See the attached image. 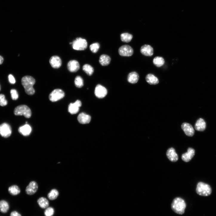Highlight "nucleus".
Returning a JSON list of instances; mask_svg holds the SVG:
<instances>
[{
	"mask_svg": "<svg viewBox=\"0 0 216 216\" xmlns=\"http://www.w3.org/2000/svg\"><path fill=\"white\" fill-rule=\"evenodd\" d=\"M79 122L82 124H86L90 123L91 121V117L84 113L80 114L78 117Z\"/></svg>",
	"mask_w": 216,
	"mask_h": 216,
	"instance_id": "18",
	"label": "nucleus"
},
{
	"mask_svg": "<svg viewBox=\"0 0 216 216\" xmlns=\"http://www.w3.org/2000/svg\"><path fill=\"white\" fill-rule=\"evenodd\" d=\"M19 133L24 136L29 135L32 132L31 127L28 124L20 127L18 130Z\"/></svg>",
	"mask_w": 216,
	"mask_h": 216,
	"instance_id": "19",
	"label": "nucleus"
},
{
	"mask_svg": "<svg viewBox=\"0 0 216 216\" xmlns=\"http://www.w3.org/2000/svg\"><path fill=\"white\" fill-rule=\"evenodd\" d=\"M49 62L51 67L55 69H58L60 68L62 64L61 58L57 56L52 57L50 59Z\"/></svg>",
	"mask_w": 216,
	"mask_h": 216,
	"instance_id": "13",
	"label": "nucleus"
},
{
	"mask_svg": "<svg viewBox=\"0 0 216 216\" xmlns=\"http://www.w3.org/2000/svg\"><path fill=\"white\" fill-rule=\"evenodd\" d=\"M87 42L86 40L81 38H77L72 42L73 49L77 50H83L87 47Z\"/></svg>",
	"mask_w": 216,
	"mask_h": 216,
	"instance_id": "5",
	"label": "nucleus"
},
{
	"mask_svg": "<svg viewBox=\"0 0 216 216\" xmlns=\"http://www.w3.org/2000/svg\"><path fill=\"white\" fill-rule=\"evenodd\" d=\"M83 70L88 75L91 76L94 72L93 68L90 65L86 64L82 67Z\"/></svg>",
	"mask_w": 216,
	"mask_h": 216,
	"instance_id": "30",
	"label": "nucleus"
},
{
	"mask_svg": "<svg viewBox=\"0 0 216 216\" xmlns=\"http://www.w3.org/2000/svg\"><path fill=\"white\" fill-rule=\"evenodd\" d=\"M165 63L163 58L160 57H155L153 60V64L157 67H160L163 65Z\"/></svg>",
	"mask_w": 216,
	"mask_h": 216,
	"instance_id": "26",
	"label": "nucleus"
},
{
	"mask_svg": "<svg viewBox=\"0 0 216 216\" xmlns=\"http://www.w3.org/2000/svg\"><path fill=\"white\" fill-rule=\"evenodd\" d=\"M197 193L199 195L203 196L210 195L212 193V189L210 186L203 182L199 183L196 189Z\"/></svg>",
	"mask_w": 216,
	"mask_h": 216,
	"instance_id": "4",
	"label": "nucleus"
},
{
	"mask_svg": "<svg viewBox=\"0 0 216 216\" xmlns=\"http://www.w3.org/2000/svg\"><path fill=\"white\" fill-rule=\"evenodd\" d=\"M10 93L12 98L13 100H16L18 98V94L16 90H11L10 91Z\"/></svg>",
	"mask_w": 216,
	"mask_h": 216,
	"instance_id": "35",
	"label": "nucleus"
},
{
	"mask_svg": "<svg viewBox=\"0 0 216 216\" xmlns=\"http://www.w3.org/2000/svg\"><path fill=\"white\" fill-rule=\"evenodd\" d=\"M166 155L168 158L171 161L176 162L178 159V155L173 148H171L167 150Z\"/></svg>",
	"mask_w": 216,
	"mask_h": 216,
	"instance_id": "17",
	"label": "nucleus"
},
{
	"mask_svg": "<svg viewBox=\"0 0 216 216\" xmlns=\"http://www.w3.org/2000/svg\"><path fill=\"white\" fill-rule=\"evenodd\" d=\"M35 80L32 77L26 76L21 79V84L24 88L26 93L29 95H32L35 93L33 86L35 83Z\"/></svg>",
	"mask_w": 216,
	"mask_h": 216,
	"instance_id": "1",
	"label": "nucleus"
},
{
	"mask_svg": "<svg viewBox=\"0 0 216 216\" xmlns=\"http://www.w3.org/2000/svg\"><path fill=\"white\" fill-rule=\"evenodd\" d=\"M4 60V58L2 56H0V65L3 64Z\"/></svg>",
	"mask_w": 216,
	"mask_h": 216,
	"instance_id": "38",
	"label": "nucleus"
},
{
	"mask_svg": "<svg viewBox=\"0 0 216 216\" xmlns=\"http://www.w3.org/2000/svg\"><path fill=\"white\" fill-rule=\"evenodd\" d=\"M10 216H21V215L17 212L14 211L11 213Z\"/></svg>",
	"mask_w": 216,
	"mask_h": 216,
	"instance_id": "37",
	"label": "nucleus"
},
{
	"mask_svg": "<svg viewBox=\"0 0 216 216\" xmlns=\"http://www.w3.org/2000/svg\"><path fill=\"white\" fill-rule=\"evenodd\" d=\"M9 193L13 195H16L19 194L21 192L20 188L16 185H13L10 187L8 189Z\"/></svg>",
	"mask_w": 216,
	"mask_h": 216,
	"instance_id": "27",
	"label": "nucleus"
},
{
	"mask_svg": "<svg viewBox=\"0 0 216 216\" xmlns=\"http://www.w3.org/2000/svg\"><path fill=\"white\" fill-rule=\"evenodd\" d=\"M100 45L98 43H95L91 44L90 46V50L93 53H96L99 49Z\"/></svg>",
	"mask_w": 216,
	"mask_h": 216,
	"instance_id": "32",
	"label": "nucleus"
},
{
	"mask_svg": "<svg viewBox=\"0 0 216 216\" xmlns=\"http://www.w3.org/2000/svg\"><path fill=\"white\" fill-rule=\"evenodd\" d=\"M8 101L6 99L5 95L3 94H0V105L4 106L7 105Z\"/></svg>",
	"mask_w": 216,
	"mask_h": 216,
	"instance_id": "34",
	"label": "nucleus"
},
{
	"mask_svg": "<svg viewBox=\"0 0 216 216\" xmlns=\"http://www.w3.org/2000/svg\"><path fill=\"white\" fill-rule=\"evenodd\" d=\"M59 195L58 191L55 189H52L48 194L47 197L48 198L51 200H53L56 199Z\"/></svg>",
	"mask_w": 216,
	"mask_h": 216,
	"instance_id": "28",
	"label": "nucleus"
},
{
	"mask_svg": "<svg viewBox=\"0 0 216 216\" xmlns=\"http://www.w3.org/2000/svg\"><path fill=\"white\" fill-rule=\"evenodd\" d=\"M181 128L187 136L192 137L194 135L195 130L192 126L190 124L186 123H184L182 124Z\"/></svg>",
	"mask_w": 216,
	"mask_h": 216,
	"instance_id": "12",
	"label": "nucleus"
},
{
	"mask_svg": "<svg viewBox=\"0 0 216 216\" xmlns=\"http://www.w3.org/2000/svg\"><path fill=\"white\" fill-rule=\"evenodd\" d=\"M37 202L39 206L42 209L47 208L49 206V201L45 198L41 197L39 198L37 200Z\"/></svg>",
	"mask_w": 216,
	"mask_h": 216,
	"instance_id": "25",
	"label": "nucleus"
},
{
	"mask_svg": "<svg viewBox=\"0 0 216 216\" xmlns=\"http://www.w3.org/2000/svg\"><path fill=\"white\" fill-rule=\"evenodd\" d=\"M111 60V58L109 55H102L100 56L99 61L101 66H106L110 64Z\"/></svg>",
	"mask_w": 216,
	"mask_h": 216,
	"instance_id": "21",
	"label": "nucleus"
},
{
	"mask_svg": "<svg viewBox=\"0 0 216 216\" xmlns=\"http://www.w3.org/2000/svg\"><path fill=\"white\" fill-rule=\"evenodd\" d=\"M75 83L77 87L79 88H81L84 86L83 80L80 76H78L75 78Z\"/></svg>",
	"mask_w": 216,
	"mask_h": 216,
	"instance_id": "31",
	"label": "nucleus"
},
{
	"mask_svg": "<svg viewBox=\"0 0 216 216\" xmlns=\"http://www.w3.org/2000/svg\"></svg>",
	"mask_w": 216,
	"mask_h": 216,
	"instance_id": "39",
	"label": "nucleus"
},
{
	"mask_svg": "<svg viewBox=\"0 0 216 216\" xmlns=\"http://www.w3.org/2000/svg\"><path fill=\"white\" fill-rule=\"evenodd\" d=\"M38 186L37 183L35 181L31 182L26 189V193L28 195H32L37 191Z\"/></svg>",
	"mask_w": 216,
	"mask_h": 216,
	"instance_id": "11",
	"label": "nucleus"
},
{
	"mask_svg": "<svg viewBox=\"0 0 216 216\" xmlns=\"http://www.w3.org/2000/svg\"><path fill=\"white\" fill-rule=\"evenodd\" d=\"M206 127V123L202 118L198 119L195 125V129L199 131H203L205 129Z\"/></svg>",
	"mask_w": 216,
	"mask_h": 216,
	"instance_id": "20",
	"label": "nucleus"
},
{
	"mask_svg": "<svg viewBox=\"0 0 216 216\" xmlns=\"http://www.w3.org/2000/svg\"><path fill=\"white\" fill-rule=\"evenodd\" d=\"M146 82L150 85H156L159 82L158 79L151 74H148L146 76Z\"/></svg>",
	"mask_w": 216,
	"mask_h": 216,
	"instance_id": "23",
	"label": "nucleus"
},
{
	"mask_svg": "<svg viewBox=\"0 0 216 216\" xmlns=\"http://www.w3.org/2000/svg\"><path fill=\"white\" fill-rule=\"evenodd\" d=\"M141 52L143 55L146 56H151L153 54L154 50L150 45L145 44L141 47Z\"/></svg>",
	"mask_w": 216,
	"mask_h": 216,
	"instance_id": "14",
	"label": "nucleus"
},
{
	"mask_svg": "<svg viewBox=\"0 0 216 216\" xmlns=\"http://www.w3.org/2000/svg\"><path fill=\"white\" fill-rule=\"evenodd\" d=\"M12 128L8 124L3 123L0 125V134L5 138H7L10 136L12 134Z\"/></svg>",
	"mask_w": 216,
	"mask_h": 216,
	"instance_id": "8",
	"label": "nucleus"
},
{
	"mask_svg": "<svg viewBox=\"0 0 216 216\" xmlns=\"http://www.w3.org/2000/svg\"><path fill=\"white\" fill-rule=\"evenodd\" d=\"M195 152V151L194 149L192 148H189L187 152L182 155V160L186 162L190 161L194 156Z\"/></svg>",
	"mask_w": 216,
	"mask_h": 216,
	"instance_id": "16",
	"label": "nucleus"
},
{
	"mask_svg": "<svg viewBox=\"0 0 216 216\" xmlns=\"http://www.w3.org/2000/svg\"><path fill=\"white\" fill-rule=\"evenodd\" d=\"M46 209L44 212L45 216H52L53 215L55 211L52 207H48Z\"/></svg>",
	"mask_w": 216,
	"mask_h": 216,
	"instance_id": "33",
	"label": "nucleus"
},
{
	"mask_svg": "<svg viewBox=\"0 0 216 216\" xmlns=\"http://www.w3.org/2000/svg\"><path fill=\"white\" fill-rule=\"evenodd\" d=\"M80 66L78 62L76 60L70 61L67 64V68L71 72H75L80 69Z\"/></svg>",
	"mask_w": 216,
	"mask_h": 216,
	"instance_id": "15",
	"label": "nucleus"
},
{
	"mask_svg": "<svg viewBox=\"0 0 216 216\" xmlns=\"http://www.w3.org/2000/svg\"><path fill=\"white\" fill-rule=\"evenodd\" d=\"M186 207V204L185 201L180 198H175L171 204V208L173 211L180 215L184 213Z\"/></svg>",
	"mask_w": 216,
	"mask_h": 216,
	"instance_id": "2",
	"label": "nucleus"
},
{
	"mask_svg": "<svg viewBox=\"0 0 216 216\" xmlns=\"http://www.w3.org/2000/svg\"><path fill=\"white\" fill-rule=\"evenodd\" d=\"M121 41L124 42H130L133 38V36L128 33H124L121 35Z\"/></svg>",
	"mask_w": 216,
	"mask_h": 216,
	"instance_id": "29",
	"label": "nucleus"
},
{
	"mask_svg": "<svg viewBox=\"0 0 216 216\" xmlns=\"http://www.w3.org/2000/svg\"><path fill=\"white\" fill-rule=\"evenodd\" d=\"M14 114L16 116L23 115L26 118H30L32 115L31 111L30 108L25 105H19L16 107Z\"/></svg>",
	"mask_w": 216,
	"mask_h": 216,
	"instance_id": "3",
	"label": "nucleus"
},
{
	"mask_svg": "<svg viewBox=\"0 0 216 216\" xmlns=\"http://www.w3.org/2000/svg\"><path fill=\"white\" fill-rule=\"evenodd\" d=\"M95 94L97 98H103L107 95V90L105 87L101 85L98 84L95 87Z\"/></svg>",
	"mask_w": 216,
	"mask_h": 216,
	"instance_id": "10",
	"label": "nucleus"
},
{
	"mask_svg": "<svg viewBox=\"0 0 216 216\" xmlns=\"http://www.w3.org/2000/svg\"><path fill=\"white\" fill-rule=\"evenodd\" d=\"M65 96L64 91L60 89L53 90L49 95V100L53 102L58 101L63 98Z\"/></svg>",
	"mask_w": 216,
	"mask_h": 216,
	"instance_id": "6",
	"label": "nucleus"
},
{
	"mask_svg": "<svg viewBox=\"0 0 216 216\" xmlns=\"http://www.w3.org/2000/svg\"><path fill=\"white\" fill-rule=\"evenodd\" d=\"M10 82L11 84H15L16 83V80L13 76L12 75H10L8 76Z\"/></svg>",
	"mask_w": 216,
	"mask_h": 216,
	"instance_id": "36",
	"label": "nucleus"
},
{
	"mask_svg": "<svg viewBox=\"0 0 216 216\" xmlns=\"http://www.w3.org/2000/svg\"><path fill=\"white\" fill-rule=\"evenodd\" d=\"M118 52L120 55L121 56L130 57L133 55L134 50L130 46L124 45L119 48Z\"/></svg>",
	"mask_w": 216,
	"mask_h": 216,
	"instance_id": "7",
	"label": "nucleus"
},
{
	"mask_svg": "<svg viewBox=\"0 0 216 216\" xmlns=\"http://www.w3.org/2000/svg\"><path fill=\"white\" fill-rule=\"evenodd\" d=\"M139 76L138 74L136 72H132L130 73L128 75L127 78L128 81L132 84L136 83L139 80Z\"/></svg>",
	"mask_w": 216,
	"mask_h": 216,
	"instance_id": "22",
	"label": "nucleus"
},
{
	"mask_svg": "<svg viewBox=\"0 0 216 216\" xmlns=\"http://www.w3.org/2000/svg\"><path fill=\"white\" fill-rule=\"evenodd\" d=\"M10 206L8 203L6 201L2 200L0 201V211L3 213H6L9 210Z\"/></svg>",
	"mask_w": 216,
	"mask_h": 216,
	"instance_id": "24",
	"label": "nucleus"
},
{
	"mask_svg": "<svg viewBox=\"0 0 216 216\" xmlns=\"http://www.w3.org/2000/svg\"><path fill=\"white\" fill-rule=\"evenodd\" d=\"M82 105L81 101L77 100L74 103H70L68 107V111L72 115H74L78 113L79 110V108Z\"/></svg>",
	"mask_w": 216,
	"mask_h": 216,
	"instance_id": "9",
	"label": "nucleus"
}]
</instances>
